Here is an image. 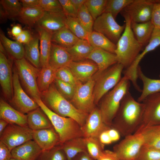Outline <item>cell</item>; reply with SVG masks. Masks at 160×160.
Here are the masks:
<instances>
[{
  "instance_id": "obj_45",
  "label": "cell",
  "mask_w": 160,
  "mask_h": 160,
  "mask_svg": "<svg viewBox=\"0 0 160 160\" xmlns=\"http://www.w3.org/2000/svg\"><path fill=\"white\" fill-rule=\"evenodd\" d=\"M54 82L59 93L70 101L74 95L76 86L57 79H55Z\"/></svg>"
},
{
  "instance_id": "obj_53",
  "label": "cell",
  "mask_w": 160,
  "mask_h": 160,
  "mask_svg": "<svg viewBox=\"0 0 160 160\" xmlns=\"http://www.w3.org/2000/svg\"><path fill=\"white\" fill-rule=\"evenodd\" d=\"M97 160H120L113 151L104 150Z\"/></svg>"
},
{
  "instance_id": "obj_25",
  "label": "cell",
  "mask_w": 160,
  "mask_h": 160,
  "mask_svg": "<svg viewBox=\"0 0 160 160\" xmlns=\"http://www.w3.org/2000/svg\"><path fill=\"white\" fill-rule=\"evenodd\" d=\"M37 31L39 38L40 61L41 68L48 64L50 55L52 34L37 27Z\"/></svg>"
},
{
  "instance_id": "obj_31",
  "label": "cell",
  "mask_w": 160,
  "mask_h": 160,
  "mask_svg": "<svg viewBox=\"0 0 160 160\" xmlns=\"http://www.w3.org/2000/svg\"><path fill=\"white\" fill-rule=\"evenodd\" d=\"M93 49L87 40L80 39L73 47L66 49L70 54L72 61L77 62L87 59Z\"/></svg>"
},
{
  "instance_id": "obj_11",
  "label": "cell",
  "mask_w": 160,
  "mask_h": 160,
  "mask_svg": "<svg viewBox=\"0 0 160 160\" xmlns=\"http://www.w3.org/2000/svg\"><path fill=\"white\" fill-rule=\"evenodd\" d=\"M0 140L11 151L15 147L33 140V130L28 127L9 124L0 136Z\"/></svg>"
},
{
  "instance_id": "obj_61",
  "label": "cell",
  "mask_w": 160,
  "mask_h": 160,
  "mask_svg": "<svg viewBox=\"0 0 160 160\" xmlns=\"http://www.w3.org/2000/svg\"><path fill=\"white\" fill-rule=\"evenodd\" d=\"M0 20L1 21L4 22L7 19V17L3 9L1 6H0Z\"/></svg>"
},
{
  "instance_id": "obj_35",
  "label": "cell",
  "mask_w": 160,
  "mask_h": 160,
  "mask_svg": "<svg viewBox=\"0 0 160 160\" xmlns=\"http://www.w3.org/2000/svg\"><path fill=\"white\" fill-rule=\"evenodd\" d=\"M0 39L5 49L15 60H20L24 57V47L23 44L9 39L1 30Z\"/></svg>"
},
{
  "instance_id": "obj_2",
  "label": "cell",
  "mask_w": 160,
  "mask_h": 160,
  "mask_svg": "<svg viewBox=\"0 0 160 160\" xmlns=\"http://www.w3.org/2000/svg\"><path fill=\"white\" fill-rule=\"evenodd\" d=\"M41 99L48 108L58 115L74 119L81 127L85 123L88 114L78 110L63 97L57 89L54 82L41 93Z\"/></svg>"
},
{
  "instance_id": "obj_29",
  "label": "cell",
  "mask_w": 160,
  "mask_h": 160,
  "mask_svg": "<svg viewBox=\"0 0 160 160\" xmlns=\"http://www.w3.org/2000/svg\"><path fill=\"white\" fill-rule=\"evenodd\" d=\"M79 39L65 26L52 34L51 41L68 49L74 46Z\"/></svg>"
},
{
  "instance_id": "obj_39",
  "label": "cell",
  "mask_w": 160,
  "mask_h": 160,
  "mask_svg": "<svg viewBox=\"0 0 160 160\" xmlns=\"http://www.w3.org/2000/svg\"><path fill=\"white\" fill-rule=\"evenodd\" d=\"M159 45L160 30L154 28L148 43L143 51L136 58L133 63V64L135 66H138L141 60L146 54L154 50Z\"/></svg>"
},
{
  "instance_id": "obj_22",
  "label": "cell",
  "mask_w": 160,
  "mask_h": 160,
  "mask_svg": "<svg viewBox=\"0 0 160 160\" xmlns=\"http://www.w3.org/2000/svg\"><path fill=\"white\" fill-rule=\"evenodd\" d=\"M87 59L93 61L97 65L98 71L95 74L101 73L118 63L115 54L99 48H94Z\"/></svg>"
},
{
  "instance_id": "obj_42",
  "label": "cell",
  "mask_w": 160,
  "mask_h": 160,
  "mask_svg": "<svg viewBox=\"0 0 160 160\" xmlns=\"http://www.w3.org/2000/svg\"><path fill=\"white\" fill-rule=\"evenodd\" d=\"M134 0H107L104 12L110 13L116 19L118 14Z\"/></svg>"
},
{
  "instance_id": "obj_56",
  "label": "cell",
  "mask_w": 160,
  "mask_h": 160,
  "mask_svg": "<svg viewBox=\"0 0 160 160\" xmlns=\"http://www.w3.org/2000/svg\"><path fill=\"white\" fill-rule=\"evenodd\" d=\"M108 135L112 142L118 140L121 136L119 132L115 129L111 127L107 130Z\"/></svg>"
},
{
  "instance_id": "obj_1",
  "label": "cell",
  "mask_w": 160,
  "mask_h": 160,
  "mask_svg": "<svg viewBox=\"0 0 160 160\" xmlns=\"http://www.w3.org/2000/svg\"><path fill=\"white\" fill-rule=\"evenodd\" d=\"M144 108L143 103L135 100L128 92L122 100L111 127L124 137L134 133L141 122Z\"/></svg>"
},
{
  "instance_id": "obj_9",
  "label": "cell",
  "mask_w": 160,
  "mask_h": 160,
  "mask_svg": "<svg viewBox=\"0 0 160 160\" xmlns=\"http://www.w3.org/2000/svg\"><path fill=\"white\" fill-rule=\"evenodd\" d=\"M144 143L140 132H135L124 137L113 147V151L120 160H136Z\"/></svg>"
},
{
  "instance_id": "obj_7",
  "label": "cell",
  "mask_w": 160,
  "mask_h": 160,
  "mask_svg": "<svg viewBox=\"0 0 160 160\" xmlns=\"http://www.w3.org/2000/svg\"><path fill=\"white\" fill-rule=\"evenodd\" d=\"M15 63L19 79L27 92L34 100L41 99L37 84L41 69L29 63L24 57L15 60Z\"/></svg>"
},
{
  "instance_id": "obj_12",
  "label": "cell",
  "mask_w": 160,
  "mask_h": 160,
  "mask_svg": "<svg viewBox=\"0 0 160 160\" xmlns=\"http://www.w3.org/2000/svg\"><path fill=\"white\" fill-rule=\"evenodd\" d=\"M142 102L144 105L142 119L135 132L160 124V92L148 96Z\"/></svg>"
},
{
  "instance_id": "obj_15",
  "label": "cell",
  "mask_w": 160,
  "mask_h": 160,
  "mask_svg": "<svg viewBox=\"0 0 160 160\" xmlns=\"http://www.w3.org/2000/svg\"><path fill=\"white\" fill-rule=\"evenodd\" d=\"M110 128L104 122L100 110L96 107L88 114L81 127L83 137L97 138L103 132Z\"/></svg>"
},
{
  "instance_id": "obj_49",
  "label": "cell",
  "mask_w": 160,
  "mask_h": 160,
  "mask_svg": "<svg viewBox=\"0 0 160 160\" xmlns=\"http://www.w3.org/2000/svg\"><path fill=\"white\" fill-rule=\"evenodd\" d=\"M151 21L154 28L160 30V2L153 5Z\"/></svg>"
},
{
  "instance_id": "obj_21",
  "label": "cell",
  "mask_w": 160,
  "mask_h": 160,
  "mask_svg": "<svg viewBox=\"0 0 160 160\" xmlns=\"http://www.w3.org/2000/svg\"><path fill=\"white\" fill-rule=\"evenodd\" d=\"M0 118L9 124L28 127L27 115L12 107L1 98L0 100Z\"/></svg>"
},
{
  "instance_id": "obj_4",
  "label": "cell",
  "mask_w": 160,
  "mask_h": 160,
  "mask_svg": "<svg viewBox=\"0 0 160 160\" xmlns=\"http://www.w3.org/2000/svg\"><path fill=\"white\" fill-rule=\"evenodd\" d=\"M130 87L129 81L123 77L119 83L100 100L99 108L103 121L107 126L111 127L113 120L119 108L122 100L129 92Z\"/></svg>"
},
{
  "instance_id": "obj_36",
  "label": "cell",
  "mask_w": 160,
  "mask_h": 160,
  "mask_svg": "<svg viewBox=\"0 0 160 160\" xmlns=\"http://www.w3.org/2000/svg\"><path fill=\"white\" fill-rule=\"evenodd\" d=\"M137 132L142 134L144 145L160 151V124L147 127Z\"/></svg>"
},
{
  "instance_id": "obj_8",
  "label": "cell",
  "mask_w": 160,
  "mask_h": 160,
  "mask_svg": "<svg viewBox=\"0 0 160 160\" xmlns=\"http://www.w3.org/2000/svg\"><path fill=\"white\" fill-rule=\"evenodd\" d=\"M95 84L93 78L85 83L79 82L70 101L77 109L87 114L95 107L93 95Z\"/></svg>"
},
{
  "instance_id": "obj_33",
  "label": "cell",
  "mask_w": 160,
  "mask_h": 160,
  "mask_svg": "<svg viewBox=\"0 0 160 160\" xmlns=\"http://www.w3.org/2000/svg\"><path fill=\"white\" fill-rule=\"evenodd\" d=\"M87 41L93 48L101 49L115 54L116 44L99 33L93 31L89 33Z\"/></svg>"
},
{
  "instance_id": "obj_32",
  "label": "cell",
  "mask_w": 160,
  "mask_h": 160,
  "mask_svg": "<svg viewBox=\"0 0 160 160\" xmlns=\"http://www.w3.org/2000/svg\"><path fill=\"white\" fill-rule=\"evenodd\" d=\"M45 11L39 6L32 8H23L17 17L21 23L32 27L42 17Z\"/></svg>"
},
{
  "instance_id": "obj_17",
  "label": "cell",
  "mask_w": 160,
  "mask_h": 160,
  "mask_svg": "<svg viewBox=\"0 0 160 160\" xmlns=\"http://www.w3.org/2000/svg\"><path fill=\"white\" fill-rule=\"evenodd\" d=\"M68 67L76 80L82 83L92 79L98 71L97 64L88 59L77 62L72 61Z\"/></svg>"
},
{
  "instance_id": "obj_19",
  "label": "cell",
  "mask_w": 160,
  "mask_h": 160,
  "mask_svg": "<svg viewBox=\"0 0 160 160\" xmlns=\"http://www.w3.org/2000/svg\"><path fill=\"white\" fill-rule=\"evenodd\" d=\"M66 17L64 14L45 12L36 25L52 34L65 26Z\"/></svg>"
},
{
  "instance_id": "obj_13",
  "label": "cell",
  "mask_w": 160,
  "mask_h": 160,
  "mask_svg": "<svg viewBox=\"0 0 160 160\" xmlns=\"http://www.w3.org/2000/svg\"><path fill=\"white\" fill-rule=\"evenodd\" d=\"M12 77L13 95L10 102L14 108L25 114L39 108L37 103L29 97L23 89L16 68L13 71Z\"/></svg>"
},
{
  "instance_id": "obj_26",
  "label": "cell",
  "mask_w": 160,
  "mask_h": 160,
  "mask_svg": "<svg viewBox=\"0 0 160 160\" xmlns=\"http://www.w3.org/2000/svg\"><path fill=\"white\" fill-rule=\"evenodd\" d=\"M137 72L138 78L142 81L143 87L137 101L142 102L148 96L160 92V79H152L146 76L139 65L138 67Z\"/></svg>"
},
{
  "instance_id": "obj_3",
  "label": "cell",
  "mask_w": 160,
  "mask_h": 160,
  "mask_svg": "<svg viewBox=\"0 0 160 160\" xmlns=\"http://www.w3.org/2000/svg\"><path fill=\"white\" fill-rule=\"evenodd\" d=\"M125 21L124 31L116 44L115 54L118 63L126 69L135 60L143 46L136 39L131 28V20L128 16L122 14Z\"/></svg>"
},
{
  "instance_id": "obj_40",
  "label": "cell",
  "mask_w": 160,
  "mask_h": 160,
  "mask_svg": "<svg viewBox=\"0 0 160 160\" xmlns=\"http://www.w3.org/2000/svg\"><path fill=\"white\" fill-rule=\"evenodd\" d=\"M84 138L88 153L93 159L97 160L104 150V145L100 142L99 138Z\"/></svg>"
},
{
  "instance_id": "obj_47",
  "label": "cell",
  "mask_w": 160,
  "mask_h": 160,
  "mask_svg": "<svg viewBox=\"0 0 160 160\" xmlns=\"http://www.w3.org/2000/svg\"><path fill=\"white\" fill-rule=\"evenodd\" d=\"M39 6L45 12L65 14L59 0H39Z\"/></svg>"
},
{
  "instance_id": "obj_63",
  "label": "cell",
  "mask_w": 160,
  "mask_h": 160,
  "mask_svg": "<svg viewBox=\"0 0 160 160\" xmlns=\"http://www.w3.org/2000/svg\"><path fill=\"white\" fill-rule=\"evenodd\" d=\"M159 77H160V74L159 75Z\"/></svg>"
},
{
  "instance_id": "obj_57",
  "label": "cell",
  "mask_w": 160,
  "mask_h": 160,
  "mask_svg": "<svg viewBox=\"0 0 160 160\" xmlns=\"http://www.w3.org/2000/svg\"><path fill=\"white\" fill-rule=\"evenodd\" d=\"M23 30L20 25L16 24L13 25L12 27L11 33L12 36L15 38L18 36Z\"/></svg>"
},
{
  "instance_id": "obj_59",
  "label": "cell",
  "mask_w": 160,
  "mask_h": 160,
  "mask_svg": "<svg viewBox=\"0 0 160 160\" xmlns=\"http://www.w3.org/2000/svg\"><path fill=\"white\" fill-rule=\"evenodd\" d=\"M87 0H70L77 14L81 7L85 4Z\"/></svg>"
},
{
  "instance_id": "obj_30",
  "label": "cell",
  "mask_w": 160,
  "mask_h": 160,
  "mask_svg": "<svg viewBox=\"0 0 160 160\" xmlns=\"http://www.w3.org/2000/svg\"><path fill=\"white\" fill-rule=\"evenodd\" d=\"M39 41V35H36L24 46V58L33 65L38 68L41 67Z\"/></svg>"
},
{
  "instance_id": "obj_24",
  "label": "cell",
  "mask_w": 160,
  "mask_h": 160,
  "mask_svg": "<svg viewBox=\"0 0 160 160\" xmlns=\"http://www.w3.org/2000/svg\"><path fill=\"white\" fill-rule=\"evenodd\" d=\"M28 127L32 130L53 127L50 120L40 107L27 114Z\"/></svg>"
},
{
  "instance_id": "obj_27",
  "label": "cell",
  "mask_w": 160,
  "mask_h": 160,
  "mask_svg": "<svg viewBox=\"0 0 160 160\" xmlns=\"http://www.w3.org/2000/svg\"><path fill=\"white\" fill-rule=\"evenodd\" d=\"M131 26L137 41L143 47L146 46L149 42L154 28L151 21L140 23L131 21Z\"/></svg>"
},
{
  "instance_id": "obj_62",
  "label": "cell",
  "mask_w": 160,
  "mask_h": 160,
  "mask_svg": "<svg viewBox=\"0 0 160 160\" xmlns=\"http://www.w3.org/2000/svg\"><path fill=\"white\" fill-rule=\"evenodd\" d=\"M10 160H17V159H16L14 158H12Z\"/></svg>"
},
{
  "instance_id": "obj_55",
  "label": "cell",
  "mask_w": 160,
  "mask_h": 160,
  "mask_svg": "<svg viewBox=\"0 0 160 160\" xmlns=\"http://www.w3.org/2000/svg\"><path fill=\"white\" fill-rule=\"evenodd\" d=\"M108 130L103 132L99 137V139L100 142L104 145L109 144L113 142L108 135Z\"/></svg>"
},
{
  "instance_id": "obj_41",
  "label": "cell",
  "mask_w": 160,
  "mask_h": 160,
  "mask_svg": "<svg viewBox=\"0 0 160 160\" xmlns=\"http://www.w3.org/2000/svg\"><path fill=\"white\" fill-rule=\"evenodd\" d=\"M84 28L88 33L92 32L94 20L84 4L78 11L76 17Z\"/></svg>"
},
{
  "instance_id": "obj_58",
  "label": "cell",
  "mask_w": 160,
  "mask_h": 160,
  "mask_svg": "<svg viewBox=\"0 0 160 160\" xmlns=\"http://www.w3.org/2000/svg\"><path fill=\"white\" fill-rule=\"evenodd\" d=\"M73 160H95L91 157L87 152H82L78 154Z\"/></svg>"
},
{
  "instance_id": "obj_38",
  "label": "cell",
  "mask_w": 160,
  "mask_h": 160,
  "mask_svg": "<svg viewBox=\"0 0 160 160\" xmlns=\"http://www.w3.org/2000/svg\"><path fill=\"white\" fill-rule=\"evenodd\" d=\"M65 23V26L78 38L87 40L89 33L84 28L76 17L66 16Z\"/></svg>"
},
{
  "instance_id": "obj_10",
  "label": "cell",
  "mask_w": 160,
  "mask_h": 160,
  "mask_svg": "<svg viewBox=\"0 0 160 160\" xmlns=\"http://www.w3.org/2000/svg\"><path fill=\"white\" fill-rule=\"evenodd\" d=\"M125 24L121 25L109 13L104 12L94 20V31L99 33L116 44L123 32Z\"/></svg>"
},
{
  "instance_id": "obj_46",
  "label": "cell",
  "mask_w": 160,
  "mask_h": 160,
  "mask_svg": "<svg viewBox=\"0 0 160 160\" xmlns=\"http://www.w3.org/2000/svg\"><path fill=\"white\" fill-rule=\"evenodd\" d=\"M56 79L75 86L80 82L76 80L68 67H63L57 69Z\"/></svg>"
},
{
  "instance_id": "obj_43",
  "label": "cell",
  "mask_w": 160,
  "mask_h": 160,
  "mask_svg": "<svg viewBox=\"0 0 160 160\" xmlns=\"http://www.w3.org/2000/svg\"><path fill=\"white\" fill-rule=\"evenodd\" d=\"M107 0H86L84 4L94 20L104 13Z\"/></svg>"
},
{
  "instance_id": "obj_52",
  "label": "cell",
  "mask_w": 160,
  "mask_h": 160,
  "mask_svg": "<svg viewBox=\"0 0 160 160\" xmlns=\"http://www.w3.org/2000/svg\"><path fill=\"white\" fill-rule=\"evenodd\" d=\"M12 158L11 151L0 141V160H10Z\"/></svg>"
},
{
  "instance_id": "obj_50",
  "label": "cell",
  "mask_w": 160,
  "mask_h": 160,
  "mask_svg": "<svg viewBox=\"0 0 160 160\" xmlns=\"http://www.w3.org/2000/svg\"><path fill=\"white\" fill-rule=\"evenodd\" d=\"M66 16L76 17L77 13L70 0H59Z\"/></svg>"
},
{
  "instance_id": "obj_34",
  "label": "cell",
  "mask_w": 160,
  "mask_h": 160,
  "mask_svg": "<svg viewBox=\"0 0 160 160\" xmlns=\"http://www.w3.org/2000/svg\"><path fill=\"white\" fill-rule=\"evenodd\" d=\"M56 69L49 64L41 68L37 79V84L40 92L46 90L56 78Z\"/></svg>"
},
{
  "instance_id": "obj_37",
  "label": "cell",
  "mask_w": 160,
  "mask_h": 160,
  "mask_svg": "<svg viewBox=\"0 0 160 160\" xmlns=\"http://www.w3.org/2000/svg\"><path fill=\"white\" fill-rule=\"evenodd\" d=\"M0 3L7 18H17L23 9L19 0H1Z\"/></svg>"
},
{
  "instance_id": "obj_20",
  "label": "cell",
  "mask_w": 160,
  "mask_h": 160,
  "mask_svg": "<svg viewBox=\"0 0 160 160\" xmlns=\"http://www.w3.org/2000/svg\"><path fill=\"white\" fill-rule=\"evenodd\" d=\"M42 151L34 140H30L11 151L12 158L18 160H36Z\"/></svg>"
},
{
  "instance_id": "obj_54",
  "label": "cell",
  "mask_w": 160,
  "mask_h": 160,
  "mask_svg": "<svg viewBox=\"0 0 160 160\" xmlns=\"http://www.w3.org/2000/svg\"><path fill=\"white\" fill-rule=\"evenodd\" d=\"M20 1L23 8L34 7L39 5V0H21Z\"/></svg>"
},
{
  "instance_id": "obj_44",
  "label": "cell",
  "mask_w": 160,
  "mask_h": 160,
  "mask_svg": "<svg viewBox=\"0 0 160 160\" xmlns=\"http://www.w3.org/2000/svg\"><path fill=\"white\" fill-rule=\"evenodd\" d=\"M38 160H67L60 145L50 150L42 152Z\"/></svg>"
},
{
  "instance_id": "obj_16",
  "label": "cell",
  "mask_w": 160,
  "mask_h": 160,
  "mask_svg": "<svg viewBox=\"0 0 160 160\" xmlns=\"http://www.w3.org/2000/svg\"><path fill=\"white\" fill-rule=\"evenodd\" d=\"M0 83L5 97L10 102L13 95V77L10 63L0 52Z\"/></svg>"
},
{
  "instance_id": "obj_28",
  "label": "cell",
  "mask_w": 160,
  "mask_h": 160,
  "mask_svg": "<svg viewBox=\"0 0 160 160\" xmlns=\"http://www.w3.org/2000/svg\"><path fill=\"white\" fill-rule=\"evenodd\" d=\"M60 145L65 154L67 160H73L79 153L87 152L83 137L72 139Z\"/></svg>"
},
{
  "instance_id": "obj_48",
  "label": "cell",
  "mask_w": 160,
  "mask_h": 160,
  "mask_svg": "<svg viewBox=\"0 0 160 160\" xmlns=\"http://www.w3.org/2000/svg\"><path fill=\"white\" fill-rule=\"evenodd\" d=\"M136 160H160V151L144 145Z\"/></svg>"
},
{
  "instance_id": "obj_6",
  "label": "cell",
  "mask_w": 160,
  "mask_h": 160,
  "mask_svg": "<svg viewBox=\"0 0 160 160\" xmlns=\"http://www.w3.org/2000/svg\"><path fill=\"white\" fill-rule=\"evenodd\" d=\"M124 68L121 64L117 63L94 75L92 77L95 81L93 95L95 105L97 104L103 97L120 81Z\"/></svg>"
},
{
  "instance_id": "obj_14",
  "label": "cell",
  "mask_w": 160,
  "mask_h": 160,
  "mask_svg": "<svg viewBox=\"0 0 160 160\" xmlns=\"http://www.w3.org/2000/svg\"><path fill=\"white\" fill-rule=\"evenodd\" d=\"M160 0H134L121 12L129 16L131 22L143 23L151 21L154 4Z\"/></svg>"
},
{
  "instance_id": "obj_51",
  "label": "cell",
  "mask_w": 160,
  "mask_h": 160,
  "mask_svg": "<svg viewBox=\"0 0 160 160\" xmlns=\"http://www.w3.org/2000/svg\"><path fill=\"white\" fill-rule=\"evenodd\" d=\"M32 37L30 31L24 30L15 39L16 41L22 44H25L29 42Z\"/></svg>"
},
{
  "instance_id": "obj_18",
  "label": "cell",
  "mask_w": 160,
  "mask_h": 160,
  "mask_svg": "<svg viewBox=\"0 0 160 160\" xmlns=\"http://www.w3.org/2000/svg\"><path fill=\"white\" fill-rule=\"evenodd\" d=\"M33 140L42 152L50 150L60 144V137L53 127L33 130Z\"/></svg>"
},
{
  "instance_id": "obj_60",
  "label": "cell",
  "mask_w": 160,
  "mask_h": 160,
  "mask_svg": "<svg viewBox=\"0 0 160 160\" xmlns=\"http://www.w3.org/2000/svg\"><path fill=\"white\" fill-rule=\"evenodd\" d=\"M9 123L3 119L0 120V136L2 135L4 130L8 125Z\"/></svg>"
},
{
  "instance_id": "obj_5",
  "label": "cell",
  "mask_w": 160,
  "mask_h": 160,
  "mask_svg": "<svg viewBox=\"0 0 160 160\" xmlns=\"http://www.w3.org/2000/svg\"><path fill=\"white\" fill-rule=\"evenodd\" d=\"M47 115L60 137V144L74 138L83 137L81 127L74 119L64 117L48 108L41 99L34 100Z\"/></svg>"
},
{
  "instance_id": "obj_23",
  "label": "cell",
  "mask_w": 160,
  "mask_h": 160,
  "mask_svg": "<svg viewBox=\"0 0 160 160\" xmlns=\"http://www.w3.org/2000/svg\"><path fill=\"white\" fill-rule=\"evenodd\" d=\"M71 57L67 50L52 42L48 64L54 68L68 67L72 61Z\"/></svg>"
}]
</instances>
